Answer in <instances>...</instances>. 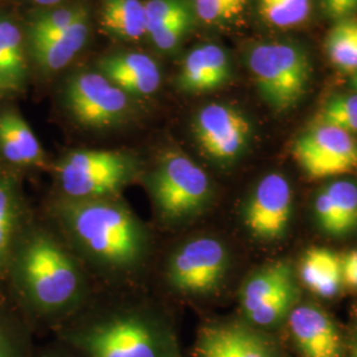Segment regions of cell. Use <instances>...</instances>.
<instances>
[{
  "instance_id": "cell-11",
  "label": "cell",
  "mask_w": 357,
  "mask_h": 357,
  "mask_svg": "<svg viewBox=\"0 0 357 357\" xmlns=\"http://www.w3.org/2000/svg\"><path fill=\"white\" fill-rule=\"evenodd\" d=\"M291 212L290 183L280 174H268L257 183L243 205V225L257 240L275 241L286 234Z\"/></svg>"
},
{
  "instance_id": "cell-6",
  "label": "cell",
  "mask_w": 357,
  "mask_h": 357,
  "mask_svg": "<svg viewBox=\"0 0 357 357\" xmlns=\"http://www.w3.org/2000/svg\"><path fill=\"white\" fill-rule=\"evenodd\" d=\"M259 94L277 112L291 109L306 93L311 65L299 47L284 43L261 44L248 59Z\"/></svg>"
},
{
  "instance_id": "cell-4",
  "label": "cell",
  "mask_w": 357,
  "mask_h": 357,
  "mask_svg": "<svg viewBox=\"0 0 357 357\" xmlns=\"http://www.w3.org/2000/svg\"><path fill=\"white\" fill-rule=\"evenodd\" d=\"M153 213L165 227H178L199 216L212 197L204 169L180 151L163 153L146 178Z\"/></svg>"
},
{
  "instance_id": "cell-38",
  "label": "cell",
  "mask_w": 357,
  "mask_h": 357,
  "mask_svg": "<svg viewBox=\"0 0 357 357\" xmlns=\"http://www.w3.org/2000/svg\"><path fill=\"white\" fill-rule=\"evenodd\" d=\"M352 84H354V86H355V88H356L357 89V72L356 75L354 76V79H352Z\"/></svg>"
},
{
  "instance_id": "cell-32",
  "label": "cell",
  "mask_w": 357,
  "mask_h": 357,
  "mask_svg": "<svg viewBox=\"0 0 357 357\" xmlns=\"http://www.w3.org/2000/svg\"><path fill=\"white\" fill-rule=\"evenodd\" d=\"M342 280L348 287L357 290V250L342 257Z\"/></svg>"
},
{
  "instance_id": "cell-15",
  "label": "cell",
  "mask_w": 357,
  "mask_h": 357,
  "mask_svg": "<svg viewBox=\"0 0 357 357\" xmlns=\"http://www.w3.org/2000/svg\"><path fill=\"white\" fill-rule=\"evenodd\" d=\"M320 228L330 236H344L357 227V185L351 180L333 181L315 200Z\"/></svg>"
},
{
  "instance_id": "cell-14",
  "label": "cell",
  "mask_w": 357,
  "mask_h": 357,
  "mask_svg": "<svg viewBox=\"0 0 357 357\" xmlns=\"http://www.w3.org/2000/svg\"><path fill=\"white\" fill-rule=\"evenodd\" d=\"M103 76L128 96L147 97L160 85V70L151 57L143 53H116L98 63Z\"/></svg>"
},
{
  "instance_id": "cell-12",
  "label": "cell",
  "mask_w": 357,
  "mask_h": 357,
  "mask_svg": "<svg viewBox=\"0 0 357 357\" xmlns=\"http://www.w3.org/2000/svg\"><path fill=\"white\" fill-rule=\"evenodd\" d=\"M193 354L196 357H278L268 337L241 320H220L202 326Z\"/></svg>"
},
{
  "instance_id": "cell-20",
  "label": "cell",
  "mask_w": 357,
  "mask_h": 357,
  "mask_svg": "<svg viewBox=\"0 0 357 357\" xmlns=\"http://www.w3.org/2000/svg\"><path fill=\"white\" fill-rule=\"evenodd\" d=\"M89 15L78 20L64 33L50 38L32 40V52L38 64L47 70H60L81 51L89 36Z\"/></svg>"
},
{
  "instance_id": "cell-5",
  "label": "cell",
  "mask_w": 357,
  "mask_h": 357,
  "mask_svg": "<svg viewBox=\"0 0 357 357\" xmlns=\"http://www.w3.org/2000/svg\"><path fill=\"white\" fill-rule=\"evenodd\" d=\"M138 171L131 155L103 150L72 151L56 166L61 197L72 200L118 196Z\"/></svg>"
},
{
  "instance_id": "cell-34",
  "label": "cell",
  "mask_w": 357,
  "mask_h": 357,
  "mask_svg": "<svg viewBox=\"0 0 357 357\" xmlns=\"http://www.w3.org/2000/svg\"><path fill=\"white\" fill-rule=\"evenodd\" d=\"M357 10V0H340L337 19H343Z\"/></svg>"
},
{
  "instance_id": "cell-3",
  "label": "cell",
  "mask_w": 357,
  "mask_h": 357,
  "mask_svg": "<svg viewBox=\"0 0 357 357\" xmlns=\"http://www.w3.org/2000/svg\"><path fill=\"white\" fill-rule=\"evenodd\" d=\"M61 343L82 357H178L176 330L150 307H118L66 324Z\"/></svg>"
},
{
  "instance_id": "cell-24",
  "label": "cell",
  "mask_w": 357,
  "mask_h": 357,
  "mask_svg": "<svg viewBox=\"0 0 357 357\" xmlns=\"http://www.w3.org/2000/svg\"><path fill=\"white\" fill-rule=\"evenodd\" d=\"M326 51L333 64L344 72H357V22L336 23L326 38Z\"/></svg>"
},
{
  "instance_id": "cell-1",
  "label": "cell",
  "mask_w": 357,
  "mask_h": 357,
  "mask_svg": "<svg viewBox=\"0 0 357 357\" xmlns=\"http://www.w3.org/2000/svg\"><path fill=\"white\" fill-rule=\"evenodd\" d=\"M52 212L73 250L97 270L123 277L147 262L150 231L118 196L88 200L60 197Z\"/></svg>"
},
{
  "instance_id": "cell-28",
  "label": "cell",
  "mask_w": 357,
  "mask_h": 357,
  "mask_svg": "<svg viewBox=\"0 0 357 357\" xmlns=\"http://www.w3.org/2000/svg\"><path fill=\"white\" fill-rule=\"evenodd\" d=\"M144 11L147 35L151 36L190 8L184 0H147Z\"/></svg>"
},
{
  "instance_id": "cell-25",
  "label": "cell",
  "mask_w": 357,
  "mask_h": 357,
  "mask_svg": "<svg viewBox=\"0 0 357 357\" xmlns=\"http://www.w3.org/2000/svg\"><path fill=\"white\" fill-rule=\"evenodd\" d=\"M315 123L330 125L348 134H357V93L335 96L324 103Z\"/></svg>"
},
{
  "instance_id": "cell-23",
  "label": "cell",
  "mask_w": 357,
  "mask_h": 357,
  "mask_svg": "<svg viewBox=\"0 0 357 357\" xmlns=\"http://www.w3.org/2000/svg\"><path fill=\"white\" fill-rule=\"evenodd\" d=\"M20 197L13 180L0 176V268L8 266L20 225Z\"/></svg>"
},
{
  "instance_id": "cell-33",
  "label": "cell",
  "mask_w": 357,
  "mask_h": 357,
  "mask_svg": "<svg viewBox=\"0 0 357 357\" xmlns=\"http://www.w3.org/2000/svg\"><path fill=\"white\" fill-rule=\"evenodd\" d=\"M38 357H82L70 347L61 343L60 347H53L45 349Z\"/></svg>"
},
{
  "instance_id": "cell-27",
  "label": "cell",
  "mask_w": 357,
  "mask_h": 357,
  "mask_svg": "<svg viewBox=\"0 0 357 357\" xmlns=\"http://www.w3.org/2000/svg\"><path fill=\"white\" fill-rule=\"evenodd\" d=\"M311 11V0H259V13L270 24L294 26L303 23Z\"/></svg>"
},
{
  "instance_id": "cell-30",
  "label": "cell",
  "mask_w": 357,
  "mask_h": 357,
  "mask_svg": "<svg viewBox=\"0 0 357 357\" xmlns=\"http://www.w3.org/2000/svg\"><path fill=\"white\" fill-rule=\"evenodd\" d=\"M0 357H31L29 340L15 321L0 315Z\"/></svg>"
},
{
  "instance_id": "cell-21",
  "label": "cell",
  "mask_w": 357,
  "mask_h": 357,
  "mask_svg": "<svg viewBox=\"0 0 357 357\" xmlns=\"http://www.w3.org/2000/svg\"><path fill=\"white\" fill-rule=\"evenodd\" d=\"M101 26L105 32L122 40L147 35L144 3L141 0H103Z\"/></svg>"
},
{
  "instance_id": "cell-2",
  "label": "cell",
  "mask_w": 357,
  "mask_h": 357,
  "mask_svg": "<svg viewBox=\"0 0 357 357\" xmlns=\"http://www.w3.org/2000/svg\"><path fill=\"white\" fill-rule=\"evenodd\" d=\"M8 266L22 301L40 319H64L81 306L86 287L84 271L50 231L32 229L19 237Z\"/></svg>"
},
{
  "instance_id": "cell-31",
  "label": "cell",
  "mask_w": 357,
  "mask_h": 357,
  "mask_svg": "<svg viewBox=\"0 0 357 357\" xmlns=\"http://www.w3.org/2000/svg\"><path fill=\"white\" fill-rule=\"evenodd\" d=\"M191 13H183L174 19L171 23L163 26L160 31L155 32L150 36L153 40V45L162 52H169L175 50L180 44V41L187 35L191 28Z\"/></svg>"
},
{
  "instance_id": "cell-35",
  "label": "cell",
  "mask_w": 357,
  "mask_h": 357,
  "mask_svg": "<svg viewBox=\"0 0 357 357\" xmlns=\"http://www.w3.org/2000/svg\"><path fill=\"white\" fill-rule=\"evenodd\" d=\"M321 3H323V8L326 10V13H328L332 17L337 19L340 0H321Z\"/></svg>"
},
{
  "instance_id": "cell-13",
  "label": "cell",
  "mask_w": 357,
  "mask_h": 357,
  "mask_svg": "<svg viewBox=\"0 0 357 357\" xmlns=\"http://www.w3.org/2000/svg\"><path fill=\"white\" fill-rule=\"evenodd\" d=\"M289 328L303 357H343V340L331 317L319 306L305 303L294 307Z\"/></svg>"
},
{
  "instance_id": "cell-37",
  "label": "cell",
  "mask_w": 357,
  "mask_h": 357,
  "mask_svg": "<svg viewBox=\"0 0 357 357\" xmlns=\"http://www.w3.org/2000/svg\"><path fill=\"white\" fill-rule=\"evenodd\" d=\"M351 357H357V337L355 339V342H354L352 349H351Z\"/></svg>"
},
{
  "instance_id": "cell-16",
  "label": "cell",
  "mask_w": 357,
  "mask_h": 357,
  "mask_svg": "<svg viewBox=\"0 0 357 357\" xmlns=\"http://www.w3.org/2000/svg\"><path fill=\"white\" fill-rule=\"evenodd\" d=\"M229 60L222 48L206 44L195 48L184 59L178 86L185 91L202 93L222 86L229 78Z\"/></svg>"
},
{
  "instance_id": "cell-36",
  "label": "cell",
  "mask_w": 357,
  "mask_h": 357,
  "mask_svg": "<svg viewBox=\"0 0 357 357\" xmlns=\"http://www.w3.org/2000/svg\"><path fill=\"white\" fill-rule=\"evenodd\" d=\"M33 1L40 6H54V4L60 3L61 0H33Z\"/></svg>"
},
{
  "instance_id": "cell-17",
  "label": "cell",
  "mask_w": 357,
  "mask_h": 357,
  "mask_svg": "<svg viewBox=\"0 0 357 357\" xmlns=\"http://www.w3.org/2000/svg\"><path fill=\"white\" fill-rule=\"evenodd\" d=\"M296 286L291 266L287 262H273L255 270L241 286L240 301L243 317L248 318L282 291Z\"/></svg>"
},
{
  "instance_id": "cell-39",
  "label": "cell",
  "mask_w": 357,
  "mask_h": 357,
  "mask_svg": "<svg viewBox=\"0 0 357 357\" xmlns=\"http://www.w3.org/2000/svg\"><path fill=\"white\" fill-rule=\"evenodd\" d=\"M178 357H184V356H183V355H180V356H178Z\"/></svg>"
},
{
  "instance_id": "cell-9",
  "label": "cell",
  "mask_w": 357,
  "mask_h": 357,
  "mask_svg": "<svg viewBox=\"0 0 357 357\" xmlns=\"http://www.w3.org/2000/svg\"><path fill=\"white\" fill-rule=\"evenodd\" d=\"M296 163L308 178L339 176L357 167V143L351 134L330 125L315 123L294 143Z\"/></svg>"
},
{
  "instance_id": "cell-26",
  "label": "cell",
  "mask_w": 357,
  "mask_h": 357,
  "mask_svg": "<svg viewBox=\"0 0 357 357\" xmlns=\"http://www.w3.org/2000/svg\"><path fill=\"white\" fill-rule=\"evenodd\" d=\"M85 16H88V10L84 6H69L44 13L31 26V41L59 36Z\"/></svg>"
},
{
  "instance_id": "cell-29",
  "label": "cell",
  "mask_w": 357,
  "mask_h": 357,
  "mask_svg": "<svg viewBox=\"0 0 357 357\" xmlns=\"http://www.w3.org/2000/svg\"><path fill=\"white\" fill-rule=\"evenodd\" d=\"M246 0H195L197 16L208 24L231 20L243 13Z\"/></svg>"
},
{
  "instance_id": "cell-7",
  "label": "cell",
  "mask_w": 357,
  "mask_h": 357,
  "mask_svg": "<svg viewBox=\"0 0 357 357\" xmlns=\"http://www.w3.org/2000/svg\"><path fill=\"white\" fill-rule=\"evenodd\" d=\"M230 255L215 237H195L178 246L168 258L166 280L175 293L206 295L225 281Z\"/></svg>"
},
{
  "instance_id": "cell-10",
  "label": "cell",
  "mask_w": 357,
  "mask_h": 357,
  "mask_svg": "<svg viewBox=\"0 0 357 357\" xmlns=\"http://www.w3.org/2000/svg\"><path fill=\"white\" fill-rule=\"evenodd\" d=\"M193 132L208 158L218 165H230L246 150L252 125L236 107L209 103L195 116Z\"/></svg>"
},
{
  "instance_id": "cell-8",
  "label": "cell",
  "mask_w": 357,
  "mask_h": 357,
  "mask_svg": "<svg viewBox=\"0 0 357 357\" xmlns=\"http://www.w3.org/2000/svg\"><path fill=\"white\" fill-rule=\"evenodd\" d=\"M66 106L78 125L88 128H114L125 122L130 112L128 96L102 73L73 77L65 91Z\"/></svg>"
},
{
  "instance_id": "cell-18",
  "label": "cell",
  "mask_w": 357,
  "mask_h": 357,
  "mask_svg": "<svg viewBox=\"0 0 357 357\" xmlns=\"http://www.w3.org/2000/svg\"><path fill=\"white\" fill-rule=\"evenodd\" d=\"M0 151L13 165L41 166L44 153L26 121L13 112L0 115Z\"/></svg>"
},
{
  "instance_id": "cell-19",
  "label": "cell",
  "mask_w": 357,
  "mask_h": 357,
  "mask_svg": "<svg viewBox=\"0 0 357 357\" xmlns=\"http://www.w3.org/2000/svg\"><path fill=\"white\" fill-rule=\"evenodd\" d=\"M299 275L310 291L332 298L343 284L342 257L326 248H311L301 259Z\"/></svg>"
},
{
  "instance_id": "cell-22",
  "label": "cell",
  "mask_w": 357,
  "mask_h": 357,
  "mask_svg": "<svg viewBox=\"0 0 357 357\" xmlns=\"http://www.w3.org/2000/svg\"><path fill=\"white\" fill-rule=\"evenodd\" d=\"M23 40L19 28L10 20H0V90H15L24 78Z\"/></svg>"
}]
</instances>
